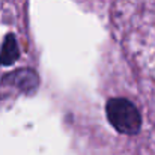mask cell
<instances>
[{"mask_svg":"<svg viewBox=\"0 0 155 155\" xmlns=\"http://www.w3.org/2000/svg\"><path fill=\"white\" fill-rule=\"evenodd\" d=\"M107 119L111 127L122 134H137L142 127V116L137 107L125 98L108 100L105 105Z\"/></svg>","mask_w":155,"mask_h":155,"instance_id":"1","label":"cell"},{"mask_svg":"<svg viewBox=\"0 0 155 155\" xmlns=\"http://www.w3.org/2000/svg\"><path fill=\"white\" fill-rule=\"evenodd\" d=\"M5 81L12 83L14 86L20 87L24 92H32V91L36 89L39 80H38V75L35 74V71H32V69H18V71L9 74L5 78Z\"/></svg>","mask_w":155,"mask_h":155,"instance_id":"2","label":"cell"},{"mask_svg":"<svg viewBox=\"0 0 155 155\" xmlns=\"http://www.w3.org/2000/svg\"><path fill=\"white\" fill-rule=\"evenodd\" d=\"M20 53H18V45L15 41V36L8 35L3 44V48L0 53V65H11L12 62H15L18 59Z\"/></svg>","mask_w":155,"mask_h":155,"instance_id":"3","label":"cell"}]
</instances>
